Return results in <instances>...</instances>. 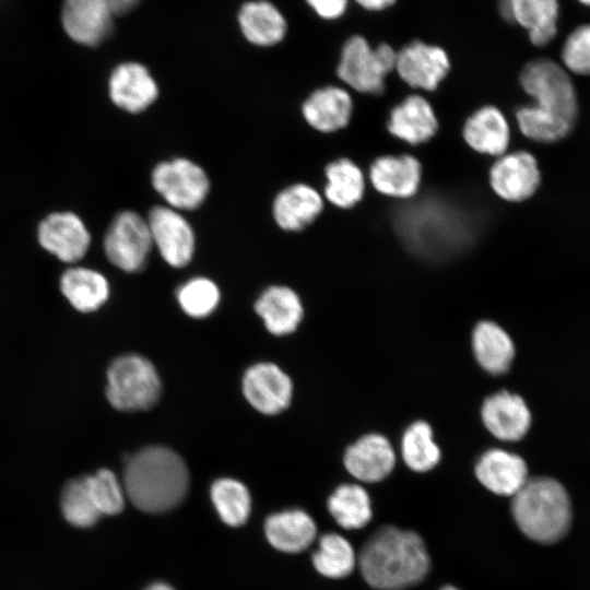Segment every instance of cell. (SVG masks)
<instances>
[{"label":"cell","instance_id":"1","mask_svg":"<svg viewBox=\"0 0 590 590\" xmlns=\"http://www.w3.org/2000/svg\"><path fill=\"white\" fill-rule=\"evenodd\" d=\"M358 565L365 581L373 588L402 590L426 576L429 557L418 534L384 527L363 545Z\"/></svg>","mask_w":590,"mask_h":590},{"label":"cell","instance_id":"2","mask_svg":"<svg viewBox=\"0 0 590 590\" xmlns=\"http://www.w3.org/2000/svg\"><path fill=\"white\" fill-rule=\"evenodd\" d=\"M188 487L189 473L185 461L166 447L141 449L126 464V497L142 511L158 514L173 509L182 502Z\"/></svg>","mask_w":590,"mask_h":590},{"label":"cell","instance_id":"3","mask_svg":"<svg viewBox=\"0 0 590 590\" xmlns=\"http://www.w3.org/2000/svg\"><path fill=\"white\" fill-rule=\"evenodd\" d=\"M511 514L524 535L543 544L563 539L573 519L567 491L546 476L528 479L512 496Z\"/></svg>","mask_w":590,"mask_h":590},{"label":"cell","instance_id":"4","mask_svg":"<svg viewBox=\"0 0 590 590\" xmlns=\"http://www.w3.org/2000/svg\"><path fill=\"white\" fill-rule=\"evenodd\" d=\"M401 210L398 231L409 247L426 256H441L460 249L470 236L464 214L448 203L425 200Z\"/></svg>","mask_w":590,"mask_h":590},{"label":"cell","instance_id":"5","mask_svg":"<svg viewBox=\"0 0 590 590\" xmlns=\"http://www.w3.org/2000/svg\"><path fill=\"white\" fill-rule=\"evenodd\" d=\"M523 91L540 110L576 126L579 101L571 74L557 61L535 58L519 74Z\"/></svg>","mask_w":590,"mask_h":590},{"label":"cell","instance_id":"6","mask_svg":"<svg viewBox=\"0 0 590 590\" xmlns=\"http://www.w3.org/2000/svg\"><path fill=\"white\" fill-rule=\"evenodd\" d=\"M161 390L154 365L142 355H122L108 367L106 397L119 411L149 410L158 401Z\"/></svg>","mask_w":590,"mask_h":590},{"label":"cell","instance_id":"7","mask_svg":"<svg viewBox=\"0 0 590 590\" xmlns=\"http://www.w3.org/2000/svg\"><path fill=\"white\" fill-rule=\"evenodd\" d=\"M397 51L388 44L371 47L361 35H353L342 46L337 74L353 90L381 94L386 78L394 70Z\"/></svg>","mask_w":590,"mask_h":590},{"label":"cell","instance_id":"8","mask_svg":"<svg viewBox=\"0 0 590 590\" xmlns=\"http://www.w3.org/2000/svg\"><path fill=\"white\" fill-rule=\"evenodd\" d=\"M151 182L167 205L177 211L199 208L210 190L204 169L185 157L158 163L152 170Z\"/></svg>","mask_w":590,"mask_h":590},{"label":"cell","instance_id":"9","mask_svg":"<svg viewBox=\"0 0 590 590\" xmlns=\"http://www.w3.org/2000/svg\"><path fill=\"white\" fill-rule=\"evenodd\" d=\"M153 247L146 219L134 211L116 215L104 237L107 259L126 272L140 271Z\"/></svg>","mask_w":590,"mask_h":590},{"label":"cell","instance_id":"10","mask_svg":"<svg viewBox=\"0 0 590 590\" xmlns=\"http://www.w3.org/2000/svg\"><path fill=\"white\" fill-rule=\"evenodd\" d=\"M153 246L166 263L174 268L187 266L194 253V232L180 213L168 205L153 206L146 217Z\"/></svg>","mask_w":590,"mask_h":590},{"label":"cell","instance_id":"11","mask_svg":"<svg viewBox=\"0 0 590 590\" xmlns=\"http://www.w3.org/2000/svg\"><path fill=\"white\" fill-rule=\"evenodd\" d=\"M116 16L108 0H62V28L81 46L96 47L104 43L114 31Z\"/></svg>","mask_w":590,"mask_h":590},{"label":"cell","instance_id":"12","mask_svg":"<svg viewBox=\"0 0 590 590\" xmlns=\"http://www.w3.org/2000/svg\"><path fill=\"white\" fill-rule=\"evenodd\" d=\"M542 181L538 160L528 151L505 153L489 169V185L500 199L522 202L540 188Z\"/></svg>","mask_w":590,"mask_h":590},{"label":"cell","instance_id":"13","mask_svg":"<svg viewBox=\"0 0 590 590\" xmlns=\"http://www.w3.org/2000/svg\"><path fill=\"white\" fill-rule=\"evenodd\" d=\"M394 70L409 86L435 91L447 76L450 60L441 47L413 40L397 51Z\"/></svg>","mask_w":590,"mask_h":590},{"label":"cell","instance_id":"14","mask_svg":"<svg viewBox=\"0 0 590 590\" xmlns=\"http://www.w3.org/2000/svg\"><path fill=\"white\" fill-rule=\"evenodd\" d=\"M498 11L506 22L527 31L536 47L547 46L557 35L559 0H498Z\"/></svg>","mask_w":590,"mask_h":590},{"label":"cell","instance_id":"15","mask_svg":"<svg viewBox=\"0 0 590 590\" xmlns=\"http://www.w3.org/2000/svg\"><path fill=\"white\" fill-rule=\"evenodd\" d=\"M243 392L252 408L260 413L273 415L290 405L293 385L290 377L275 364L258 363L246 370Z\"/></svg>","mask_w":590,"mask_h":590},{"label":"cell","instance_id":"16","mask_svg":"<svg viewBox=\"0 0 590 590\" xmlns=\"http://www.w3.org/2000/svg\"><path fill=\"white\" fill-rule=\"evenodd\" d=\"M37 238L45 250L67 263L82 259L91 243L85 224L72 212L49 214L38 225Z\"/></svg>","mask_w":590,"mask_h":590},{"label":"cell","instance_id":"17","mask_svg":"<svg viewBox=\"0 0 590 590\" xmlns=\"http://www.w3.org/2000/svg\"><path fill=\"white\" fill-rule=\"evenodd\" d=\"M108 93L117 107L138 114L156 101L158 85L146 66L138 61H125L110 72Z\"/></svg>","mask_w":590,"mask_h":590},{"label":"cell","instance_id":"18","mask_svg":"<svg viewBox=\"0 0 590 590\" xmlns=\"http://www.w3.org/2000/svg\"><path fill=\"white\" fill-rule=\"evenodd\" d=\"M486 429L503 441L522 439L531 426V412L524 400L515 393L500 391L487 397L481 408Z\"/></svg>","mask_w":590,"mask_h":590},{"label":"cell","instance_id":"19","mask_svg":"<svg viewBox=\"0 0 590 590\" xmlns=\"http://www.w3.org/2000/svg\"><path fill=\"white\" fill-rule=\"evenodd\" d=\"M237 26L252 46L269 48L284 40L288 23L281 9L270 0H247L240 4Z\"/></svg>","mask_w":590,"mask_h":590},{"label":"cell","instance_id":"20","mask_svg":"<svg viewBox=\"0 0 590 590\" xmlns=\"http://www.w3.org/2000/svg\"><path fill=\"white\" fill-rule=\"evenodd\" d=\"M343 462L345 469L355 479L365 483H375L391 473L396 455L385 436L367 434L346 449Z\"/></svg>","mask_w":590,"mask_h":590},{"label":"cell","instance_id":"21","mask_svg":"<svg viewBox=\"0 0 590 590\" xmlns=\"http://www.w3.org/2000/svg\"><path fill=\"white\" fill-rule=\"evenodd\" d=\"M422 166L409 154L384 155L376 158L369 168V180L381 194L408 199L413 197L421 185Z\"/></svg>","mask_w":590,"mask_h":590},{"label":"cell","instance_id":"22","mask_svg":"<svg viewBox=\"0 0 590 590\" xmlns=\"http://www.w3.org/2000/svg\"><path fill=\"white\" fill-rule=\"evenodd\" d=\"M480 483L496 495L514 496L528 481L526 461L504 449L485 451L475 464Z\"/></svg>","mask_w":590,"mask_h":590},{"label":"cell","instance_id":"23","mask_svg":"<svg viewBox=\"0 0 590 590\" xmlns=\"http://www.w3.org/2000/svg\"><path fill=\"white\" fill-rule=\"evenodd\" d=\"M387 128L393 137L417 145L435 135L438 121L429 102L422 95L413 94L392 108Z\"/></svg>","mask_w":590,"mask_h":590},{"label":"cell","instance_id":"24","mask_svg":"<svg viewBox=\"0 0 590 590\" xmlns=\"http://www.w3.org/2000/svg\"><path fill=\"white\" fill-rule=\"evenodd\" d=\"M322 209V197L315 188L306 184H294L278 193L272 213L280 228L298 232L311 224Z\"/></svg>","mask_w":590,"mask_h":590},{"label":"cell","instance_id":"25","mask_svg":"<svg viewBox=\"0 0 590 590\" xmlns=\"http://www.w3.org/2000/svg\"><path fill=\"white\" fill-rule=\"evenodd\" d=\"M463 139L475 152L500 156L507 152L510 128L505 115L495 106H483L464 122Z\"/></svg>","mask_w":590,"mask_h":590},{"label":"cell","instance_id":"26","mask_svg":"<svg viewBox=\"0 0 590 590\" xmlns=\"http://www.w3.org/2000/svg\"><path fill=\"white\" fill-rule=\"evenodd\" d=\"M353 102L346 90L324 86L312 92L303 103L302 113L314 129L330 133L347 126Z\"/></svg>","mask_w":590,"mask_h":590},{"label":"cell","instance_id":"27","mask_svg":"<svg viewBox=\"0 0 590 590\" xmlns=\"http://www.w3.org/2000/svg\"><path fill=\"white\" fill-rule=\"evenodd\" d=\"M255 309L263 319L266 328L275 335L292 333L303 318V306L298 295L292 288L282 285L267 288L257 299Z\"/></svg>","mask_w":590,"mask_h":590},{"label":"cell","instance_id":"28","mask_svg":"<svg viewBox=\"0 0 590 590\" xmlns=\"http://www.w3.org/2000/svg\"><path fill=\"white\" fill-rule=\"evenodd\" d=\"M472 349L479 365L492 375L506 373L515 357L511 338L493 321H480L474 327Z\"/></svg>","mask_w":590,"mask_h":590},{"label":"cell","instance_id":"29","mask_svg":"<svg viewBox=\"0 0 590 590\" xmlns=\"http://www.w3.org/2000/svg\"><path fill=\"white\" fill-rule=\"evenodd\" d=\"M270 544L286 553H297L308 547L316 536V524L303 510H285L271 515L264 524Z\"/></svg>","mask_w":590,"mask_h":590},{"label":"cell","instance_id":"30","mask_svg":"<svg viewBox=\"0 0 590 590\" xmlns=\"http://www.w3.org/2000/svg\"><path fill=\"white\" fill-rule=\"evenodd\" d=\"M60 288L69 303L79 311L98 309L109 296L106 278L88 268H70L61 275Z\"/></svg>","mask_w":590,"mask_h":590},{"label":"cell","instance_id":"31","mask_svg":"<svg viewBox=\"0 0 590 590\" xmlns=\"http://www.w3.org/2000/svg\"><path fill=\"white\" fill-rule=\"evenodd\" d=\"M327 184L324 196L329 202L341 209L357 204L365 191V178L361 168L350 158H339L329 163L324 170Z\"/></svg>","mask_w":590,"mask_h":590},{"label":"cell","instance_id":"32","mask_svg":"<svg viewBox=\"0 0 590 590\" xmlns=\"http://www.w3.org/2000/svg\"><path fill=\"white\" fill-rule=\"evenodd\" d=\"M328 510L335 522L344 529H361L371 519L370 498L357 484L338 486L328 499Z\"/></svg>","mask_w":590,"mask_h":590},{"label":"cell","instance_id":"33","mask_svg":"<svg viewBox=\"0 0 590 590\" xmlns=\"http://www.w3.org/2000/svg\"><path fill=\"white\" fill-rule=\"evenodd\" d=\"M401 453L405 464L415 472H426L437 465L440 450L434 441L428 423L416 421L406 428L401 441Z\"/></svg>","mask_w":590,"mask_h":590},{"label":"cell","instance_id":"34","mask_svg":"<svg viewBox=\"0 0 590 590\" xmlns=\"http://www.w3.org/2000/svg\"><path fill=\"white\" fill-rule=\"evenodd\" d=\"M516 119L520 132L531 141L544 144L566 139L576 126L544 113L535 106L524 105L517 109Z\"/></svg>","mask_w":590,"mask_h":590},{"label":"cell","instance_id":"35","mask_svg":"<svg viewBox=\"0 0 590 590\" xmlns=\"http://www.w3.org/2000/svg\"><path fill=\"white\" fill-rule=\"evenodd\" d=\"M211 498L226 524L238 527L248 519L251 499L243 483L229 477L219 479L211 486Z\"/></svg>","mask_w":590,"mask_h":590},{"label":"cell","instance_id":"36","mask_svg":"<svg viewBox=\"0 0 590 590\" xmlns=\"http://www.w3.org/2000/svg\"><path fill=\"white\" fill-rule=\"evenodd\" d=\"M312 563L321 575L342 578L353 571L356 557L346 539L337 533H328L320 538L318 550L312 555Z\"/></svg>","mask_w":590,"mask_h":590},{"label":"cell","instance_id":"37","mask_svg":"<svg viewBox=\"0 0 590 590\" xmlns=\"http://www.w3.org/2000/svg\"><path fill=\"white\" fill-rule=\"evenodd\" d=\"M61 510L66 520L78 528H88L102 516L95 507L84 477L69 481L61 494Z\"/></svg>","mask_w":590,"mask_h":590},{"label":"cell","instance_id":"38","mask_svg":"<svg viewBox=\"0 0 590 590\" xmlns=\"http://www.w3.org/2000/svg\"><path fill=\"white\" fill-rule=\"evenodd\" d=\"M88 494L101 515H116L125 507L126 492L114 472L101 469L84 476Z\"/></svg>","mask_w":590,"mask_h":590},{"label":"cell","instance_id":"39","mask_svg":"<svg viewBox=\"0 0 590 590\" xmlns=\"http://www.w3.org/2000/svg\"><path fill=\"white\" fill-rule=\"evenodd\" d=\"M177 299L181 309L194 318L209 316L219 305L220 290L206 278H194L180 286Z\"/></svg>","mask_w":590,"mask_h":590},{"label":"cell","instance_id":"40","mask_svg":"<svg viewBox=\"0 0 590 590\" xmlns=\"http://www.w3.org/2000/svg\"><path fill=\"white\" fill-rule=\"evenodd\" d=\"M559 56V63L570 74L590 76V23L579 24L570 31Z\"/></svg>","mask_w":590,"mask_h":590},{"label":"cell","instance_id":"41","mask_svg":"<svg viewBox=\"0 0 590 590\" xmlns=\"http://www.w3.org/2000/svg\"><path fill=\"white\" fill-rule=\"evenodd\" d=\"M317 16L326 21H334L344 15L350 0H305Z\"/></svg>","mask_w":590,"mask_h":590},{"label":"cell","instance_id":"42","mask_svg":"<svg viewBox=\"0 0 590 590\" xmlns=\"http://www.w3.org/2000/svg\"><path fill=\"white\" fill-rule=\"evenodd\" d=\"M367 11L378 12L392 7L397 0H354Z\"/></svg>","mask_w":590,"mask_h":590},{"label":"cell","instance_id":"43","mask_svg":"<svg viewBox=\"0 0 590 590\" xmlns=\"http://www.w3.org/2000/svg\"><path fill=\"white\" fill-rule=\"evenodd\" d=\"M117 15H121L133 10L141 0H108Z\"/></svg>","mask_w":590,"mask_h":590},{"label":"cell","instance_id":"44","mask_svg":"<svg viewBox=\"0 0 590 590\" xmlns=\"http://www.w3.org/2000/svg\"><path fill=\"white\" fill-rule=\"evenodd\" d=\"M144 590H174V589L164 582H155V583L150 585Z\"/></svg>","mask_w":590,"mask_h":590},{"label":"cell","instance_id":"45","mask_svg":"<svg viewBox=\"0 0 590 590\" xmlns=\"http://www.w3.org/2000/svg\"><path fill=\"white\" fill-rule=\"evenodd\" d=\"M576 1L583 7L590 8V0H576Z\"/></svg>","mask_w":590,"mask_h":590},{"label":"cell","instance_id":"46","mask_svg":"<svg viewBox=\"0 0 590 590\" xmlns=\"http://www.w3.org/2000/svg\"><path fill=\"white\" fill-rule=\"evenodd\" d=\"M440 590H459V589H457V588H455V587H452V586H446V587H444V588L440 589Z\"/></svg>","mask_w":590,"mask_h":590}]
</instances>
